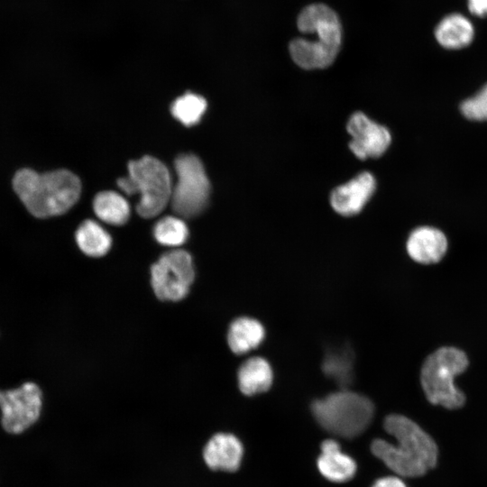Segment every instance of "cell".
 Returning a JSON list of instances; mask_svg holds the SVG:
<instances>
[{
	"mask_svg": "<svg viewBox=\"0 0 487 487\" xmlns=\"http://www.w3.org/2000/svg\"><path fill=\"white\" fill-rule=\"evenodd\" d=\"M79 249L91 257L104 256L111 248L112 238L106 229L94 220L84 221L76 232Z\"/></svg>",
	"mask_w": 487,
	"mask_h": 487,
	"instance_id": "obj_19",
	"label": "cell"
},
{
	"mask_svg": "<svg viewBox=\"0 0 487 487\" xmlns=\"http://www.w3.org/2000/svg\"><path fill=\"white\" fill-rule=\"evenodd\" d=\"M470 13L478 17L487 16V0H467Z\"/></svg>",
	"mask_w": 487,
	"mask_h": 487,
	"instance_id": "obj_25",
	"label": "cell"
},
{
	"mask_svg": "<svg viewBox=\"0 0 487 487\" xmlns=\"http://www.w3.org/2000/svg\"><path fill=\"white\" fill-rule=\"evenodd\" d=\"M41 403V391L33 382H26L14 390L0 391L4 428L12 434L24 431L38 419Z\"/></svg>",
	"mask_w": 487,
	"mask_h": 487,
	"instance_id": "obj_8",
	"label": "cell"
},
{
	"mask_svg": "<svg viewBox=\"0 0 487 487\" xmlns=\"http://www.w3.org/2000/svg\"><path fill=\"white\" fill-rule=\"evenodd\" d=\"M263 326L252 317H239L232 322L227 333L230 349L236 354H244L256 348L263 340Z\"/></svg>",
	"mask_w": 487,
	"mask_h": 487,
	"instance_id": "obj_18",
	"label": "cell"
},
{
	"mask_svg": "<svg viewBox=\"0 0 487 487\" xmlns=\"http://www.w3.org/2000/svg\"><path fill=\"white\" fill-rule=\"evenodd\" d=\"M346 129L352 136L350 150L361 160L382 155L391 142L389 130L362 112L351 115Z\"/></svg>",
	"mask_w": 487,
	"mask_h": 487,
	"instance_id": "obj_9",
	"label": "cell"
},
{
	"mask_svg": "<svg viewBox=\"0 0 487 487\" xmlns=\"http://www.w3.org/2000/svg\"><path fill=\"white\" fill-rule=\"evenodd\" d=\"M383 427L397 445L378 438L372 441L371 449L392 472L403 477H419L435 467L436 444L416 422L403 415L391 414L385 418Z\"/></svg>",
	"mask_w": 487,
	"mask_h": 487,
	"instance_id": "obj_1",
	"label": "cell"
},
{
	"mask_svg": "<svg viewBox=\"0 0 487 487\" xmlns=\"http://www.w3.org/2000/svg\"><path fill=\"white\" fill-rule=\"evenodd\" d=\"M93 208L99 219L114 225L125 224L130 216L128 202L115 191L99 192L94 198Z\"/></svg>",
	"mask_w": 487,
	"mask_h": 487,
	"instance_id": "obj_20",
	"label": "cell"
},
{
	"mask_svg": "<svg viewBox=\"0 0 487 487\" xmlns=\"http://www.w3.org/2000/svg\"><path fill=\"white\" fill-rule=\"evenodd\" d=\"M206 109V99L193 93H186L179 96L170 108L173 116L186 126L197 124Z\"/></svg>",
	"mask_w": 487,
	"mask_h": 487,
	"instance_id": "obj_22",
	"label": "cell"
},
{
	"mask_svg": "<svg viewBox=\"0 0 487 487\" xmlns=\"http://www.w3.org/2000/svg\"><path fill=\"white\" fill-rule=\"evenodd\" d=\"M153 234L159 244L165 246L178 247L186 242L188 230L181 218L165 216L154 225Z\"/></svg>",
	"mask_w": 487,
	"mask_h": 487,
	"instance_id": "obj_23",
	"label": "cell"
},
{
	"mask_svg": "<svg viewBox=\"0 0 487 487\" xmlns=\"http://www.w3.org/2000/svg\"><path fill=\"white\" fill-rule=\"evenodd\" d=\"M289 50L293 61L298 66L305 69H317L330 66L340 49L317 40L296 38L290 41Z\"/></svg>",
	"mask_w": 487,
	"mask_h": 487,
	"instance_id": "obj_14",
	"label": "cell"
},
{
	"mask_svg": "<svg viewBox=\"0 0 487 487\" xmlns=\"http://www.w3.org/2000/svg\"><path fill=\"white\" fill-rule=\"evenodd\" d=\"M462 114L468 119L473 121L487 120V85H485L476 95L464 100L461 106Z\"/></svg>",
	"mask_w": 487,
	"mask_h": 487,
	"instance_id": "obj_24",
	"label": "cell"
},
{
	"mask_svg": "<svg viewBox=\"0 0 487 487\" xmlns=\"http://www.w3.org/2000/svg\"><path fill=\"white\" fill-rule=\"evenodd\" d=\"M311 410L316 420L326 431L341 437L353 438L370 426L374 407L365 396L341 389L315 400Z\"/></svg>",
	"mask_w": 487,
	"mask_h": 487,
	"instance_id": "obj_3",
	"label": "cell"
},
{
	"mask_svg": "<svg viewBox=\"0 0 487 487\" xmlns=\"http://www.w3.org/2000/svg\"><path fill=\"white\" fill-rule=\"evenodd\" d=\"M298 29L303 33H315L317 40L340 49L343 30L336 13L324 4H312L299 13Z\"/></svg>",
	"mask_w": 487,
	"mask_h": 487,
	"instance_id": "obj_10",
	"label": "cell"
},
{
	"mask_svg": "<svg viewBox=\"0 0 487 487\" xmlns=\"http://www.w3.org/2000/svg\"><path fill=\"white\" fill-rule=\"evenodd\" d=\"M317 467L324 477L335 482L350 480L356 472L355 462L342 453L339 444L333 439L325 440L321 444Z\"/></svg>",
	"mask_w": 487,
	"mask_h": 487,
	"instance_id": "obj_15",
	"label": "cell"
},
{
	"mask_svg": "<svg viewBox=\"0 0 487 487\" xmlns=\"http://www.w3.org/2000/svg\"><path fill=\"white\" fill-rule=\"evenodd\" d=\"M434 34L442 47L458 50L468 46L473 41L474 28L472 22L464 15L453 13L438 22Z\"/></svg>",
	"mask_w": 487,
	"mask_h": 487,
	"instance_id": "obj_16",
	"label": "cell"
},
{
	"mask_svg": "<svg viewBox=\"0 0 487 487\" xmlns=\"http://www.w3.org/2000/svg\"><path fill=\"white\" fill-rule=\"evenodd\" d=\"M118 188L126 195H140L137 213L143 218L158 216L171 198L168 168L156 158L143 156L128 163V175L118 179Z\"/></svg>",
	"mask_w": 487,
	"mask_h": 487,
	"instance_id": "obj_4",
	"label": "cell"
},
{
	"mask_svg": "<svg viewBox=\"0 0 487 487\" xmlns=\"http://www.w3.org/2000/svg\"><path fill=\"white\" fill-rule=\"evenodd\" d=\"M447 250L444 233L431 226L414 229L407 241V252L415 262L430 264L439 262Z\"/></svg>",
	"mask_w": 487,
	"mask_h": 487,
	"instance_id": "obj_12",
	"label": "cell"
},
{
	"mask_svg": "<svg viewBox=\"0 0 487 487\" xmlns=\"http://www.w3.org/2000/svg\"><path fill=\"white\" fill-rule=\"evenodd\" d=\"M13 188L33 216L46 218L62 215L76 204L81 182L67 170L38 173L21 169L13 178Z\"/></svg>",
	"mask_w": 487,
	"mask_h": 487,
	"instance_id": "obj_2",
	"label": "cell"
},
{
	"mask_svg": "<svg viewBox=\"0 0 487 487\" xmlns=\"http://www.w3.org/2000/svg\"><path fill=\"white\" fill-rule=\"evenodd\" d=\"M376 187L374 177L367 171L335 188L330 195V203L335 212L350 216L362 211L372 196Z\"/></svg>",
	"mask_w": 487,
	"mask_h": 487,
	"instance_id": "obj_11",
	"label": "cell"
},
{
	"mask_svg": "<svg viewBox=\"0 0 487 487\" xmlns=\"http://www.w3.org/2000/svg\"><path fill=\"white\" fill-rule=\"evenodd\" d=\"M240 391L248 396L266 391L272 383L270 363L262 357H253L242 363L237 373Z\"/></svg>",
	"mask_w": 487,
	"mask_h": 487,
	"instance_id": "obj_17",
	"label": "cell"
},
{
	"mask_svg": "<svg viewBox=\"0 0 487 487\" xmlns=\"http://www.w3.org/2000/svg\"><path fill=\"white\" fill-rule=\"evenodd\" d=\"M323 372L343 389L353 380V356L349 350H334L325 356L322 364Z\"/></svg>",
	"mask_w": 487,
	"mask_h": 487,
	"instance_id": "obj_21",
	"label": "cell"
},
{
	"mask_svg": "<svg viewBox=\"0 0 487 487\" xmlns=\"http://www.w3.org/2000/svg\"><path fill=\"white\" fill-rule=\"evenodd\" d=\"M178 176L172 188L171 207L183 218L198 216L207 207L210 182L199 158L194 154H181L174 162Z\"/></svg>",
	"mask_w": 487,
	"mask_h": 487,
	"instance_id": "obj_6",
	"label": "cell"
},
{
	"mask_svg": "<svg viewBox=\"0 0 487 487\" xmlns=\"http://www.w3.org/2000/svg\"><path fill=\"white\" fill-rule=\"evenodd\" d=\"M195 278L191 255L180 249L162 254L151 268V282L161 300L179 301L189 291Z\"/></svg>",
	"mask_w": 487,
	"mask_h": 487,
	"instance_id": "obj_7",
	"label": "cell"
},
{
	"mask_svg": "<svg viewBox=\"0 0 487 487\" xmlns=\"http://www.w3.org/2000/svg\"><path fill=\"white\" fill-rule=\"evenodd\" d=\"M203 456L209 468L234 472L240 466L243 446L235 436L218 433L207 443Z\"/></svg>",
	"mask_w": 487,
	"mask_h": 487,
	"instance_id": "obj_13",
	"label": "cell"
},
{
	"mask_svg": "<svg viewBox=\"0 0 487 487\" xmlns=\"http://www.w3.org/2000/svg\"><path fill=\"white\" fill-rule=\"evenodd\" d=\"M372 487H407L404 482L396 476H387L378 479Z\"/></svg>",
	"mask_w": 487,
	"mask_h": 487,
	"instance_id": "obj_26",
	"label": "cell"
},
{
	"mask_svg": "<svg viewBox=\"0 0 487 487\" xmlns=\"http://www.w3.org/2000/svg\"><path fill=\"white\" fill-rule=\"evenodd\" d=\"M468 363L466 354L451 346L441 347L427 356L420 375L427 400L449 409L461 408L465 396L455 387L454 379L466 370Z\"/></svg>",
	"mask_w": 487,
	"mask_h": 487,
	"instance_id": "obj_5",
	"label": "cell"
}]
</instances>
